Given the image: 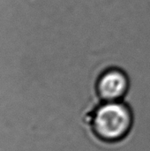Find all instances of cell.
Masks as SVG:
<instances>
[{"label": "cell", "mask_w": 150, "mask_h": 151, "mask_svg": "<svg viewBox=\"0 0 150 151\" xmlns=\"http://www.w3.org/2000/svg\"><path fill=\"white\" fill-rule=\"evenodd\" d=\"M133 123V112L123 100L98 104L91 115V126L95 134L105 142H118L125 138Z\"/></svg>", "instance_id": "6da1fadb"}, {"label": "cell", "mask_w": 150, "mask_h": 151, "mask_svg": "<svg viewBox=\"0 0 150 151\" xmlns=\"http://www.w3.org/2000/svg\"><path fill=\"white\" fill-rule=\"evenodd\" d=\"M130 88V79L125 71L111 68L104 71L95 83L96 93L104 102L122 101Z\"/></svg>", "instance_id": "7a4b0ae2"}, {"label": "cell", "mask_w": 150, "mask_h": 151, "mask_svg": "<svg viewBox=\"0 0 150 151\" xmlns=\"http://www.w3.org/2000/svg\"><path fill=\"white\" fill-rule=\"evenodd\" d=\"M123 140H124V139H123ZM123 142H125V144H126V147H127V150H129V151H131V150H130V149H129V148H128V146H127V144H126V142H125V141H123Z\"/></svg>", "instance_id": "3957f363"}]
</instances>
